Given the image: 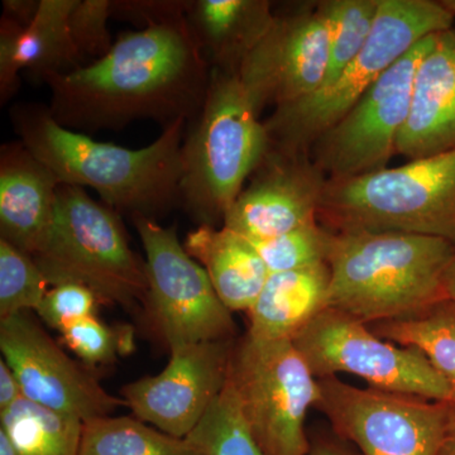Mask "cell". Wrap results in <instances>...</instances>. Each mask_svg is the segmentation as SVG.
<instances>
[{
	"instance_id": "6da1fadb",
	"label": "cell",
	"mask_w": 455,
	"mask_h": 455,
	"mask_svg": "<svg viewBox=\"0 0 455 455\" xmlns=\"http://www.w3.org/2000/svg\"><path fill=\"white\" fill-rule=\"evenodd\" d=\"M185 12L122 32L106 56L49 77L55 121L80 133L122 130L140 119L164 130L193 121L205 103L212 68Z\"/></svg>"
},
{
	"instance_id": "7a4b0ae2",
	"label": "cell",
	"mask_w": 455,
	"mask_h": 455,
	"mask_svg": "<svg viewBox=\"0 0 455 455\" xmlns=\"http://www.w3.org/2000/svg\"><path fill=\"white\" fill-rule=\"evenodd\" d=\"M11 121L20 140L52 170L60 184L92 188L106 205L131 218L157 220L180 208L187 121L164 128L155 142L140 149L68 130L40 103L12 107Z\"/></svg>"
},
{
	"instance_id": "3957f363",
	"label": "cell",
	"mask_w": 455,
	"mask_h": 455,
	"mask_svg": "<svg viewBox=\"0 0 455 455\" xmlns=\"http://www.w3.org/2000/svg\"><path fill=\"white\" fill-rule=\"evenodd\" d=\"M455 243L400 232H331L328 307L368 323L387 322L448 299L445 274Z\"/></svg>"
},
{
	"instance_id": "277c9868",
	"label": "cell",
	"mask_w": 455,
	"mask_h": 455,
	"mask_svg": "<svg viewBox=\"0 0 455 455\" xmlns=\"http://www.w3.org/2000/svg\"><path fill=\"white\" fill-rule=\"evenodd\" d=\"M259 116L238 73L212 70L205 103L182 142L180 208L197 226L223 227L267 155L271 142Z\"/></svg>"
},
{
	"instance_id": "5b68a950",
	"label": "cell",
	"mask_w": 455,
	"mask_h": 455,
	"mask_svg": "<svg viewBox=\"0 0 455 455\" xmlns=\"http://www.w3.org/2000/svg\"><path fill=\"white\" fill-rule=\"evenodd\" d=\"M454 20L440 2L379 0L366 44L340 76L298 103L276 108L263 122L271 147L291 154L309 152L392 65L427 36L454 27Z\"/></svg>"
},
{
	"instance_id": "8992f818",
	"label": "cell",
	"mask_w": 455,
	"mask_h": 455,
	"mask_svg": "<svg viewBox=\"0 0 455 455\" xmlns=\"http://www.w3.org/2000/svg\"><path fill=\"white\" fill-rule=\"evenodd\" d=\"M121 215L85 188L60 184L52 224L32 256L47 283L84 284L101 304L142 309L146 262L132 250Z\"/></svg>"
},
{
	"instance_id": "52a82bcc",
	"label": "cell",
	"mask_w": 455,
	"mask_h": 455,
	"mask_svg": "<svg viewBox=\"0 0 455 455\" xmlns=\"http://www.w3.org/2000/svg\"><path fill=\"white\" fill-rule=\"evenodd\" d=\"M317 218L334 232L411 233L455 243V148L355 178L328 180Z\"/></svg>"
},
{
	"instance_id": "ba28073f",
	"label": "cell",
	"mask_w": 455,
	"mask_h": 455,
	"mask_svg": "<svg viewBox=\"0 0 455 455\" xmlns=\"http://www.w3.org/2000/svg\"><path fill=\"white\" fill-rule=\"evenodd\" d=\"M228 382L263 455L309 453L305 419L319 403V381L291 339L245 333L233 346Z\"/></svg>"
},
{
	"instance_id": "9c48e42d",
	"label": "cell",
	"mask_w": 455,
	"mask_h": 455,
	"mask_svg": "<svg viewBox=\"0 0 455 455\" xmlns=\"http://www.w3.org/2000/svg\"><path fill=\"white\" fill-rule=\"evenodd\" d=\"M146 252V323L171 349L200 341L233 339L235 325L200 263L185 250L175 226L132 217Z\"/></svg>"
},
{
	"instance_id": "30bf717a",
	"label": "cell",
	"mask_w": 455,
	"mask_h": 455,
	"mask_svg": "<svg viewBox=\"0 0 455 455\" xmlns=\"http://www.w3.org/2000/svg\"><path fill=\"white\" fill-rule=\"evenodd\" d=\"M317 379L348 373L371 388L453 403V392L416 349L383 339L361 320L326 307L292 339Z\"/></svg>"
},
{
	"instance_id": "8fae6325",
	"label": "cell",
	"mask_w": 455,
	"mask_h": 455,
	"mask_svg": "<svg viewBox=\"0 0 455 455\" xmlns=\"http://www.w3.org/2000/svg\"><path fill=\"white\" fill-rule=\"evenodd\" d=\"M320 400L335 433L362 455H440L453 403L359 388L338 377L317 379Z\"/></svg>"
},
{
	"instance_id": "7c38bea8",
	"label": "cell",
	"mask_w": 455,
	"mask_h": 455,
	"mask_svg": "<svg viewBox=\"0 0 455 455\" xmlns=\"http://www.w3.org/2000/svg\"><path fill=\"white\" fill-rule=\"evenodd\" d=\"M435 35L427 36L392 65L347 116L311 146L310 157L326 179L355 178L387 167L409 118L416 70Z\"/></svg>"
},
{
	"instance_id": "4fadbf2b",
	"label": "cell",
	"mask_w": 455,
	"mask_h": 455,
	"mask_svg": "<svg viewBox=\"0 0 455 455\" xmlns=\"http://www.w3.org/2000/svg\"><path fill=\"white\" fill-rule=\"evenodd\" d=\"M329 42L326 0L275 11L267 35L238 70L257 112L314 94L324 82Z\"/></svg>"
},
{
	"instance_id": "5bb4252c",
	"label": "cell",
	"mask_w": 455,
	"mask_h": 455,
	"mask_svg": "<svg viewBox=\"0 0 455 455\" xmlns=\"http://www.w3.org/2000/svg\"><path fill=\"white\" fill-rule=\"evenodd\" d=\"M0 350L16 374L23 397L85 421L125 406L100 385L95 372L60 347L32 311L0 320Z\"/></svg>"
},
{
	"instance_id": "9a60e30c",
	"label": "cell",
	"mask_w": 455,
	"mask_h": 455,
	"mask_svg": "<svg viewBox=\"0 0 455 455\" xmlns=\"http://www.w3.org/2000/svg\"><path fill=\"white\" fill-rule=\"evenodd\" d=\"M233 346L223 339L173 347L163 372L122 388L125 406L156 429L187 438L226 387Z\"/></svg>"
},
{
	"instance_id": "2e32d148",
	"label": "cell",
	"mask_w": 455,
	"mask_h": 455,
	"mask_svg": "<svg viewBox=\"0 0 455 455\" xmlns=\"http://www.w3.org/2000/svg\"><path fill=\"white\" fill-rule=\"evenodd\" d=\"M326 181L309 152L291 154L269 146L223 227L251 241H263L314 226Z\"/></svg>"
},
{
	"instance_id": "e0dca14e",
	"label": "cell",
	"mask_w": 455,
	"mask_h": 455,
	"mask_svg": "<svg viewBox=\"0 0 455 455\" xmlns=\"http://www.w3.org/2000/svg\"><path fill=\"white\" fill-rule=\"evenodd\" d=\"M455 148V28L436 33L416 70L409 118L396 154L410 161Z\"/></svg>"
},
{
	"instance_id": "ac0fdd59",
	"label": "cell",
	"mask_w": 455,
	"mask_h": 455,
	"mask_svg": "<svg viewBox=\"0 0 455 455\" xmlns=\"http://www.w3.org/2000/svg\"><path fill=\"white\" fill-rule=\"evenodd\" d=\"M60 181L22 140L0 147V239L35 254L55 215Z\"/></svg>"
},
{
	"instance_id": "d6986e66",
	"label": "cell",
	"mask_w": 455,
	"mask_h": 455,
	"mask_svg": "<svg viewBox=\"0 0 455 455\" xmlns=\"http://www.w3.org/2000/svg\"><path fill=\"white\" fill-rule=\"evenodd\" d=\"M185 20L212 70L238 73L275 20L268 0H188Z\"/></svg>"
},
{
	"instance_id": "ffe728a7",
	"label": "cell",
	"mask_w": 455,
	"mask_h": 455,
	"mask_svg": "<svg viewBox=\"0 0 455 455\" xmlns=\"http://www.w3.org/2000/svg\"><path fill=\"white\" fill-rule=\"evenodd\" d=\"M328 263L269 274L259 299L248 311L247 333L259 339H293L328 307Z\"/></svg>"
},
{
	"instance_id": "44dd1931",
	"label": "cell",
	"mask_w": 455,
	"mask_h": 455,
	"mask_svg": "<svg viewBox=\"0 0 455 455\" xmlns=\"http://www.w3.org/2000/svg\"><path fill=\"white\" fill-rule=\"evenodd\" d=\"M229 311L248 313L269 276L253 245L227 227L197 226L184 241Z\"/></svg>"
},
{
	"instance_id": "7402d4cb",
	"label": "cell",
	"mask_w": 455,
	"mask_h": 455,
	"mask_svg": "<svg viewBox=\"0 0 455 455\" xmlns=\"http://www.w3.org/2000/svg\"><path fill=\"white\" fill-rule=\"evenodd\" d=\"M76 0H41L33 22L18 36L14 68L44 83L89 64L74 46L68 16Z\"/></svg>"
},
{
	"instance_id": "603a6c76",
	"label": "cell",
	"mask_w": 455,
	"mask_h": 455,
	"mask_svg": "<svg viewBox=\"0 0 455 455\" xmlns=\"http://www.w3.org/2000/svg\"><path fill=\"white\" fill-rule=\"evenodd\" d=\"M371 329L383 339L420 352L447 381L455 405V301L445 299L412 315L374 323Z\"/></svg>"
},
{
	"instance_id": "cb8c5ba5",
	"label": "cell",
	"mask_w": 455,
	"mask_h": 455,
	"mask_svg": "<svg viewBox=\"0 0 455 455\" xmlns=\"http://www.w3.org/2000/svg\"><path fill=\"white\" fill-rule=\"evenodd\" d=\"M84 421L20 397L0 412V430L18 455H79Z\"/></svg>"
},
{
	"instance_id": "d4e9b609",
	"label": "cell",
	"mask_w": 455,
	"mask_h": 455,
	"mask_svg": "<svg viewBox=\"0 0 455 455\" xmlns=\"http://www.w3.org/2000/svg\"><path fill=\"white\" fill-rule=\"evenodd\" d=\"M79 455H202L187 438H176L130 416L84 423Z\"/></svg>"
},
{
	"instance_id": "484cf974",
	"label": "cell",
	"mask_w": 455,
	"mask_h": 455,
	"mask_svg": "<svg viewBox=\"0 0 455 455\" xmlns=\"http://www.w3.org/2000/svg\"><path fill=\"white\" fill-rule=\"evenodd\" d=\"M379 7V0H326L331 42L324 82L317 90L331 86L358 55Z\"/></svg>"
},
{
	"instance_id": "4316f807",
	"label": "cell",
	"mask_w": 455,
	"mask_h": 455,
	"mask_svg": "<svg viewBox=\"0 0 455 455\" xmlns=\"http://www.w3.org/2000/svg\"><path fill=\"white\" fill-rule=\"evenodd\" d=\"M187 439L202 455H263L251 435L235 391L228 381Z\"/></svg>"
},
{
	"instance_id": "83f0119b",
	"label": "cell",
	"mask_w": 455,
	"mask_h": 455,
	"mask_svg": "<svg viewBox=\"0 0 455 455\" xmlns=\"http://www.w3.org/2000/svg\"><path fill=\"white\" fill-rule=\"evenodd\" d=\"M49 289L31 254L0 239V320L36 313Z\"/></svg>"
},
{
	"instance_id": "f1b7e54d",
	"label": "cell",
	"mask_w": 455,
	"mask_h": 455,
	"mask_svg": "<svg viewBox=\"0 0 455 455\" xmlns=\"http://www.w3.org/2000/svg\"><path fill=\"white\" fill-rule=\"evenodd\" d=\"M62 343L73 350L86 367L95 370L108 366L134 348L133 329L130 325L113 328L98 319L85 317L61 331Z\"/></svg>"
},
{
	"instance_id": "f546056e",
	"label": "cell",
	"mask_w": 455,
	"mask_h": 455,
	"mask_svg": "<svg viewBox=\"0 0 455 455\" xmlns=\"http://www.w3.org/2000/svg\"><path fill=\"white\" fill-rule=\"evenodd\" d=\"M329 236V230L314 224L263 241L245 239L259 254L269 274H275L326 262Z\"/></svg>"
},
{
	"instance_id": "4dcf8cb0",
	"label": "cell",
	"mask_w": 455,
	"mask_h": 455,
	"mask_svg": "<svg viewBox=\"0 0 455 455\" xmlns=\"http://www.w3.org/2000/svg\"><path fill=\"white\" fill-rule=\"evenodd\" d=\"M109 18H113V0L75 2L68 16V29L74 46L86 61H97L112 50Z\"/></svg>"
},
{
	"instance_id": "1f68e13d",
	"label": "cell",
	"mask_w": 455,
	"mask_h": 455,
	"mask_svg": "<svg viewBox=\"0 0 455 455\" xmlns=\"http://www.w3.org/2000/svg\"><path fill=\"white\" fill-rule=\"evenodd\" d=\"M100 304L97 295L84 284L64 283L50 286L35 314L44 324L61 333L68 326L97 315Z\"/></svg>"
},
{
	"instance_id": "d6a6232c",
	"label": "cell",
	"mask_w": 455,
	"mask_h": 455,
	"mask_svg": "<svg viewBox=\"0 0 455 455\" xmlns=\"http://www.w3.org/2000/svg\"><path fill=\"white\" fill-rule=\"evenodd\" d=\"M25 27L7 16L0 18V104L4 107L20 88V76L14 68L18 36Z\"/></svg>"
},
{
	"instance_id": "836d02e7",
	"label": "cell",
	"mask_w": 455,
	"mask_h": 455,
	"mask_svg": "<svg viewBox=\"0 0 455 455\" xmlns=\"http://www.w3.org/2000/svg\"><path fill=\"white\" fill-rule=\"evenodd\" d=\"M188 0H113V18L145 27L187 11Z\"/></svg>"
},
{
	"instance_id": "e575fe53",
	"label": "cell",
	"mask_w": 455,
	"mask_h": 455,
	"mask_svg": "<svg viewBox=\"0 0 455 455\" xmlns=\"http://www.w3.org/2000/svg\"><path fill=\"white\" fill-rule=\"evenodd\" d=\"M20 397L23 395L16 374L4 359H0V412L13 406Z\"/></svg>"
},
{
	"instance_id": "d590c367",
	"label": "cell",
	"mask_w": 455,
	"mask_h": 455,
	"mask_svg": "<svg viewBox=\"0 0 455 455\" xmlns=\"http://www.w3.org/2000/svg\"><path fill=\"white\" fill-rule=\"evenodd\" d=\"M40 7L41 0H4L3 16L12 18L26 28L37 16Z\"/></svg>"
},
{
	"instance_id": "8d00e7d4",
	"label": "cell",
	"mask_w": 455,
	"mask_h": 455,
	"mask_svg": "<svg viewBox=\"0 0 455 455\" xmlns=\"http://www.w3.org/2000/svg\"><path fill=\"white\" fill-rule=\"evenodd\" d=\"M307 455H355L339 443L319 442L311 445Z\"/></svg>"
},
{
	"instance_id": "74e56055",
	"label": "cell",
	"mask_w": 455,
	"mask_h": 455,
	"mask_svg": "<svg viewBox=\"0 0 455 455\" xmlns=\"http://www.w3.org/2000/svg\"><path fill=\"white\" fill-rule=\"evenodd\" d=\"M440 455H455V407L451 427H449L447 438H445Z\"/></svg>"
},
{
	"instance_id": "f35d334b",
	"label": "cell",
	"mask_w": 455,
	"mask_h": 455,
	"mask_svg": "<svg viewBox=\"0 0 455 455\" xmlns=\"http://www.w3.org/2000/svg\"><path fill=\"white\" fill-rule=\"evenodd\" d=\"M445 292L448 299L455 301V254L445 274Z\"/></svg>"
},
{
	"instance_id": "ab89813d",
	"label": "cell",
	"mask_w": 455,
	"mask_h": 455,
	"mask_svg": "<svg viewBox=\"0 0 455 455\" xmlns=\"http://www.w3.org/2000/svg\"><path fill=\"white\" fill-rule=\"evenodd\" d=\"M0 455H18L16 448L3 430H0Z\"/></svg>"
},
{
	"instance_id": "60d3db41",
	"label": "cell",
	"mask_w": 455,
	"mask_h": 455,
	"mask_svg": "<svg viewBox=\"0 0 455 455\" xmlns=\"http://www.w3.org/2000/svg\"><path fill=\"white\" fill-rule=\"evenodd\" d=\"M440 4L455 17V0H440Z\"/></svg>"
}]
</instances>
